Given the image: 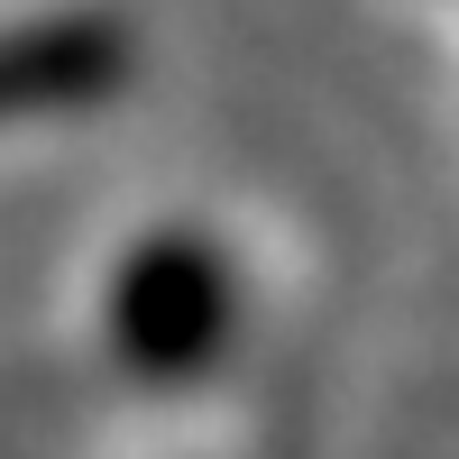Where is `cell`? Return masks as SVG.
<instances>
[{
  "label": "cell",
  "mask_w": 459,
  "mask_h": 459,
  "mask_svg": "<svg viewBox=\"0 0 459 459\" xmlns=\"http://www.w3.org/2000/svg\"><path fill=\"white\" fill-rule=\"evenodd\" d=\"M266 294H276L266 248L239 221L203 212V203H166L101 257L92 331H101V359L138 395H203V386H221V368L248 359Z\"/></svg>",
  "instance_id": "obj_1"
}]
</instances>
